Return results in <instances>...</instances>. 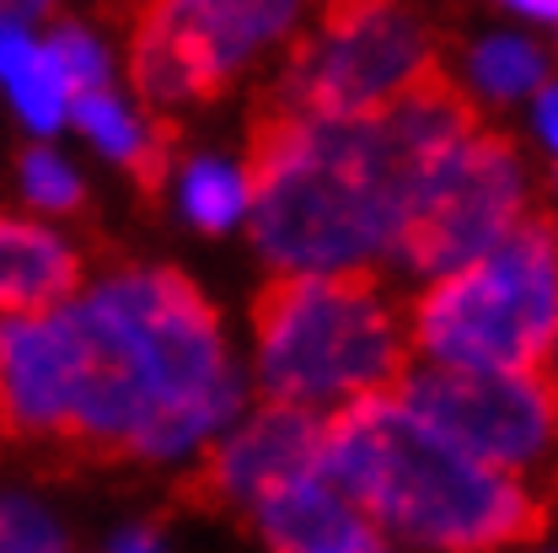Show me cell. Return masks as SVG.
<instances>
[{
    "mask_svg": "<svg viewBox=\"0 0 558 553\" xmlns=\"http://www.w3.org/2000/svg\"><path fill=\"white\" fill-rule=\"evenodd\" d=\"M537 124H543V135L554 140V151H558V86L554 92H543V103H537Z\"/></svg>",
    "mask_w": 558,
    "mask_h": 553,
    "instance_id": "obj_23",
    "label": "cell"
},
{
    "mask_svg": "<svg viewBox=\"0 0 558 553\" xmlns=\"http://www.w3.org/2000/svg\"><path fill=\"white\" fill-rule=\"evenodd\" d=\"M317 473L344 489L371 521L429 553H499L537 543L548 527L543 500L409 414L392 393L349 398L323 419Z\"/></svg>",
    "mask_w": 558,
    "mask_h": 553,
    "instance_id": "obj_2",
    "label": "cell"
},
{
    "mask_svg": "<svg viewBox=\"0 0 558 553\" xmlns=\"http://www.w3.org/2000/svg\"><path fill=\"white\" fill-rule=\"evenodd\" d=\"M301 0H140L130 81L140 103H205L264 44L295 22Z\"/></svg>",
    "mask_w": 558,
    "mask_h": 553,
    "instance_id": "obj_6",
    "label": "cell"
},
{
    "mask_svg": "<svg viewBox=\"0 0 558 553\" xmlns=\"http://www.w3.org/2000/svg\"><path fill=\"white\" fill-rule=\"evenodd\" d=\"M102 290L130 317L156 382V457H178L236 409V376L226 360L209 296L178 269H124Z\"/></svg>",
    "mask_w": 558,
    "mask_h": 553,
    "instance_id": "obj_5",
    "label": "cell"
},
{
    "mask_svg": "<svg viewBox=\"0 0 558 553\" xmlns=\"http://www.w3.org/2000/svg\"><path fill=\"white\" fill-rule=\"evenodd\" d=\"M81 290V253L38 220L0 215V312H49Z\"/></svg>",
    "mask_w": 558,
    "mask_h": 553,
    "instance_id": "obj_13",
    "label": "cell"
},
{
    "mask_svg": "<svg viewBox=\"0 0 558 553\" xmlns=\"http://www.w3.org/2000/svg\"><path fill=\"white\" fill-rule=\"evenodd\" d=\"M119 553H156V549H150L145 538H130V543H124V549H119Z\"/></svg>",
    "mask_w": 558,
    "mask_h": 553,
    "instance_id": "obj_27",
    "label": "cell"
},
{
    "mask_svg": "<svg viewBox=\"0 0 558 553\" xmlns=\"http://www.w3.org/2000/svg\"><path fill=\"white\" fill-rule=\"evenodd\" d=\"M11 92H16V103H22V113H27L33 130H54L60 124V113H65V81H60V70L49 60V49H38L27 60V70L11 81Z\"/></svg>",
    "mask_w": 558,
    "mask_h": 553,
    "instance_id": "obj_18",
    "label": "cell"
},
{
    "mask_svg": "<svg viewBox=\"0 0 558 553\" xmlns=\"http://www.w3.org/2000/svg\"><path fill=\"white\" fill-rule=\"evenodd\" d=\"M44 49H49V60H54L60 81H65V97L92 92V86H108V55H102L81 27H60Z\"/></svg>",
    "mask_w": 558,
    "mask_h": 553,
    "instance_id": "obj_19",
    "label": "cell"
},
{
    "mask_svg": "<svg viewBox=\"0 0 558 553\" xmlns=\"http://www.w3.org/2000/svg\"><path fill=\"white\" fill-rule=\"evenodd\" d=\"M392 398L424 424H435L446 441H457L462 452L484 457L505 473L543 462L558 441V414L543 371H488V365H451V360L414 365L409 360Z\"/></svg>",
    "mask_w": 558,
    "mask_h": 553,
    "instance_id": "obj_8",
    "label": "cell"
},
{
    "mask_svg": "<svg viewBox=\"0 0 558 553\" xmlns=\"http://www.w3.org/2000/svg\"><path fill=\"white\" fill-rule=\"evenodd\" d=\"M22 178H27V200H33L38 209L70 215V209L86 205V194H81V178L70 172L54 151H44V145H33V151L22 156Z\"/></svg>",
    "mask_w": 558,
    "mask_h": 553,
    "instance_id": "obj_17",
    "label": "cell"
},
{
    "mask_svg": "<svg viewBox=\"0 0 558 553\" xmlns=\"http://www.w3.org/2000/svg\"><path fill=\"white\" fill-rule=\"evenodd\" d=\"M317 452H323V419L306 404L269 398V409H258L194 468V479L183 484V500L209 516H226V510L253 516V505L264 494H275L284 479L312 473Z\"/></svg>",
    "mask_w": 558,
    "mask_h": 553,
    "instance_id": "obj_10",
    "label": "cell"
},
{
    "mask_svg": "<svg viewBox=\"0 0 558 553\" xmlns=\"http://www.w3.org/2000/svg\"><path fill=\"white\" fill-rule=\"evenodd\" d=\"M558 328V226L521 215L488 253L446 269L409 312L424 354L488 371H543Z\"/></svg>",
    "mask_w": 558,
    "mask_h": 553,
    "instance_id": "obj_4",
    "label": "cell"
},
{
    "mask_svg": "<svg viewBox=\"0 0 558 553\" xmlns=\"http://www.w3.org/2000/svg\"><path fill=\"white\" fill-rule=\"evenodd\" d=\"M429 60V33L398 0L354 22H323L317 38H301L269 103L306 119H365Z\"/></svg>",
    "mask_w": 558,
    "mask_h": 553,
    "instance_id": "obj_9",
    "label": "cell"
},
{
    "mask_svg": "<svg viewBox=\"0 0 558 553\" xmlns=\"http://www.w3.org/2000/svg\"><path fill=\"white\" fill-rule=\"evenodd\" d=\"M543 382H548V398H554V414H558V328H554L548 354H543Z\"/></svg>",
    "mask_w": 558,
    "mask_h": 553,
    "instance_id": "obj_25",
    "label": "cell"
},
{
    "mask_svg": "<svg viewBox=\"0 0 558 553\" xmlns=\"http://www.w3.org/2000/svg\"><path fill=\"white\" fill-rule=\"evenodd\" d=\"M521 209H526L521 156H515L510 135L478 124L424 178L392 253L403 259V269L446 275V269L488 253L521 220Z\"/></svg>",
    "mask_w": 558,
    "mask_h": 553,
    "instance_id": "obj_7",
    "label": "cell"
},
{
    "mask_svg": "<svg viewBox=\"0 0 558 553\" xmlns=\"http://www.w3.org/2000/svg\"><path fill=\"white\" fill-rule=\"evenodd\" d=\"M75 398V328L65 306L0 312V441L60 446Z\"/></svg>",
    "mask_w": 558,
    "mask_h": 553,
    "instance_id": "obj_11",
    "label": "cell"
},
{
    "mask_svg": "<svg viewBox=\"0 0 558 553\" xmlns=\"http://www.w3.org/2000/svg\"><path fill=\"white\" fill-rule=\"evenodd\" d=\"M253 521L269 553H392L381 527L339 484L317 479V468L264 494L253 505Z\"/></svg>",
    "mask_w": 558,
    "mask_h": 553,
    "instance_id": "obj_12",
    "label": "cell"
},
{
    "mask_svg": "<svg viewBox=\"0 0 558 553\" xmlns=\"http://www.w3.org/2000/svg\"><path fill=\"white\" fill-rule=\"evenodd\" d=\"M70 119L97 140L150 200L161 194L167 167H172V145H178V124H172V119H135L108 86L75 92V97H70Z\"/></svg>",
    "mask_w": 558,
    "mask_h": 553,
    "instance_id": "obj_14",
    "label": "cell"
},
{
    "mask_svg": "<svg viewBox=\"0 0 558 553\" xmlns=\"http://www.w3.org/2000/svg\"><path fill=\"white\" fill-rule=\"evenodd\" d=\"M473 75L494 97H515V92H532L543 81V55L521 38H494L473 55Z\"/></svg>",
    "mask_w": 558,
    "mask_h": 553,
    "instance_id": "obj_16",
    "label": "cell"
},
{
    "mask_svg": "<svg viewBox=\"0 0 558 553\" xmlns=\"http://www.w3.org/2000/svg\"><path fill=\"white\" fill-rule=\"evenodd\" d=\"M33 55H38V49L22 38V27L0 16V75H5V81H16V75L27 70V60H33Z\"/></svg>",
    "mask_w": 558,
    "mask_h": 553,
    "instance_id": "obj_21",
    "label": "cell"
},
{
    "mask_svg": "<svg viewBox=\"0 0 558 553\" xmlns=\"http://www.w3.org/2000/svg\"><path fill=\"white\" fill-rule=\"evenodd\" d=\"M381 5H398V0H328L323 5V22H354V16H371Z\"/></svg>",
    "mask_w": 558,
    "mask_h": 553,
    "instance_id": "obj_22",
    "label": "cell"
},
{
    "mask_svg": "<svg viewBox=\"0 0 558 553\" xmlns=\"http://www.w3.org/2000/svg\"><path fill=\"white\" fill-rule=\"evenodd\" d=\"M478 130L473 97L429 60L365 119H306L258 103L247 124V231L284 269L392 253L424 178Z\"/></svg>",
    "mask_w": 558,
    "mask_h": 553,
    "instance_id": "obj_1",
    "label": "cell"
},
{
    "mask_svg": "<svg viewBox=\"0 0 558 553\" xmlns=\"http://www.w3.org/2000/svg\"><path fill=\"white\" fill-rule=\"evenodd\" d=\"M505 5H515L526 16H558V0H505Z\"/></svg>",
    "mask_w": 558,
    "mask_h": 553,
    "instance_id": "obj_26",
    "label": "cell"
},
{
    "mask_svg": "<svg viewBox=\"0 0 558 553\" xmlns=\"http://www.w3.org/2000/svg\"><path fill=\"white\" fill-rule=\"evenodd\" d=\"M183 205H189V215L205 231H226L247 209V183L226 161H194L189 167V183H183Z\"/></svg>",
    "mask_w": 558,
    "mask_h": 553,
    "instance_id": "obj_15",
    "label": "cell"
},
{
    "mask_svg": "<svg viewBox=\"0 0 558 553\" xmlns=\"http://www.w3.org/2000/svg\"><path fill=\"white\" fill-rule=\"evenodd\" d=\"M0 553H60V532L27 505H0Z\"/></svg>",
    "mask_w": 558,
    "mask_h": 553,
    "instance_id": "obj_20",
    "label": "cell"
},
{
    "mask_svg": "<svg viewBox=\"0 0 558 553\" xmlns=\"http://www.w3.org/2000/svg\"><path fill=\"white\" fill-rule=\"evenodd\" d=\"M253 334L264 393L290 404L392 393L414 354L371 264L279 269L253 296Z\"/></svg>",
    "mask_w": 558,
    "mask_h": 553,
    "instance_id": "obj_3",
    "label": "cell"
},
{
    "mask_svg": "<svg viewBox=\"0 0 558 553\" xmlns=\"http://www.w3.org/2000/svg\"><path fill=\"white\" fill-rule=\"evenodd\" d=\"M38 11H49V0H0L5 22H22V16H38Z\"/></svg>",
    "mask_w": 558,
    "mask_h": 553,
    "instance_id": "obj_24",
    "label": "cell"
}]
</instances>
